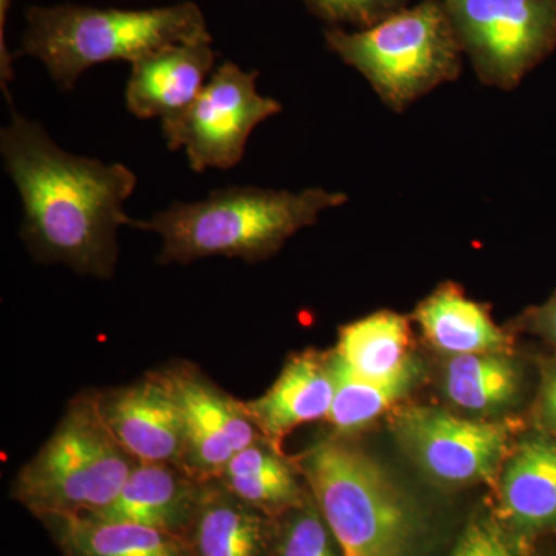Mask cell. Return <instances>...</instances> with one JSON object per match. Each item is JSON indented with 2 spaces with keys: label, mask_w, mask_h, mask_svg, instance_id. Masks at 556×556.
<instances>
[{
  "label": "cell",
  "mask_w": 556,
  "mask_h": 556,
  "mask_svg": "<svg viewBox=\"0 0 556 556\" xmlns=\"http://www.w3.org/2000/svg\"><path fill=\"white\" fill-rule=\"evenodd\" d=\"M325 39L396 113L459 78L463 68L464 50L442 0H422L362 30L331 27Z\"/></svg>",
  "instance_id": "obj_6"
},
{
  "label": "cell",
  "mask_w": 556,
  "mask_h": 556,
  "mask_svg": "<svg viewBox=\"0 0 556 556\" xmlns=\"http://www.w3.org/2000/svg\"><path fill=\"white\" fill-rule=\"evenodd\" d=\"M334 368V399L327 417L338 437L351 434L375 422L407 396L419 378V364L391 380L358 378L342 364L332 350Z\"/></svg>",
  "instance_id": "obj_22"
},
{
  "label": "cell",
  "mask_w": 556,
  "mask_h": 556,
  "mask_svg": "<svg viewBox=\"0 0 556 556\" xmlns=\"http://www.w3.org/2000/svg\"><path fill=\"white\" fill-rule=\"evenodd\" d=\"M203 482L177 464L138 460L113 503L87 517L152 527L188 538Z\"/></svg>",
  "instance_id": "obj_15"
},
{
  "label": "cell",
  "mask_w": 556,
  "mask_h": 556,
  "mask_svg": "<svg viewBox=\"0 0 556 556\" xmlns=\"http://www.w3.org/2000/svg\"><path fill=\"white\" fill-rule=\"evenodd\" d=\"M415 320L430 345L450 354L507 353L510 338L486 306L468 299L459 285H439L416 306Z\"/></svg>",
  "instance_id": "obj_17"
},
{
  "label": "cell",
  "mask_w": 556,
  "mask_h": 556,
  "mask_svg": "<svg viewBox=\"0 0 556 556\" xmlns=\"http://www.w3.org/2000/svg\"><path fill=\"white\" fill-rule=\"evenodd\" d=\"M138 460L113 437L100 391L70 401L56 430L21 468L11 496L39 519L94 515L119 495Z\"/></svg>",
  "instance_id": "obj_5"
},
{
  "label": "cell",
  "mask_w": 556,
  "mask_h": 556,
  "mask_svg": "<svg viewBox=\"0 0 556 556\" xmlns=\"http://www.w3.org/2000/svg\"><path fill=\"white\" fill-rule=\"evenodd\" d=\"M500 521L517 538L556 529V438L544 431L522 438L500 477Z\"/></svg>",
  "instance_id": "obj_14"
},
{
  "label": "cell",
  "mask_w": 556,
  "mask_h": 556,
  "mask_svg": "<svg viewBox=\"0 0 556 556\" xmlns=\"http://www.w3.org/2000/svg\"><path fill=\"white\" fill-rule=\"evenodd\" d=\"M407 318L378 311L340 328L336 356L358 378L391 380L417 365Z\"/></svg>",
  "instance_id": "obj_20"
},
{
  "label": "cell",
  "mask_w": 556,
  "mask_h": 556,
  "mask_svg": "<svg viewBox=\"0 0 556 556\" xmlns=\"http://www.w3.org/2000/svg\"><path fill=\"white\" fill-rule=\"evenodd\" d=\"M100 407L113 437L135 459L182 467L185 420L159 369L130 386L100 391Z\"/></svg>",
  "instance_id": "obj_11"
},
{
  "label": "cell",
  "mask_w": 556,
  "mask_h": 556,
  "mask_svg": "<svg viewBox=\"0 0 556 556\" xmlns=\"http://www.w3.org/2000/svg\"><path fill=\"white\" fill-rule=\"evenodd\" d=\"M0 152L20 190L21 236L31 254L78 274L112 277L118 262L116 233L131 222L123 204L137 188L134 172L65 152L42 124L14 110L0 134Z\"/></svg>",
  "instance_id": "obj_1"
},
{
  "label": "cell",
  "mask_w": 556,
  "mask_h": 556,
  "mask_svg": "<svg viewBox=\"0 0 556 556\" xmlns=\"http://www.w3.org/2000/svg\"><path fill=\"white\" fill-rule=\"evenodd\" d=\"M535 419L540 431L556 438V358L541 368Z\"/></svg>",
  "instance_id": "obj_26"
},
{
  "label": "cell",
  "mask_w": 556,
  "mask_h": 556,
  "mask_svg": "<svg viewBox=\"0 0 556 556\" xmlns=\"http://www.w3.org/2000/svg\"><path fill=\"white\" fill-rule=\"evenodd\" d=\"M346 193L320 188L302 192L232 186L206 200L174 203L131 228L152 230L163 239L161 265H188L207 257L255 263L269 258L298 230L317 223L328 208L342 206Z\"/></svg>",
  "instance_id": "obj_2"
},
{
  "label": "cell",
  "mask_w": 556,
  "mask_h": 556,
  "mask_svg": "<svg viewBox=\"0 0 556 556\" xmlns=\"http://www.w3.org/2000/svg\"><path fill=\"white\" fill-rule=\"evenodd\" d=\"M212 42L179 43L131 62L126 105L141 119L175 118L199 98L214 73Z\"/></svg>",
  "instance_id": "obj_13"
},
{
  "label": "cell",
  "mask_w": 556,
  "mask_h": 556,
  "mask_svg": "<svg viewBox=\"0 0 556 556\" xmlns=\"http://www.w3.org/2000/svg\"><path fill=\"white\" fill-rule=\"evenodd\" d=\"M478 78L517 89L556 49V0H442Z\"/></svg>",
  "instance_id": "obj_7"
},
{
  "label": "cell",
  "mask_w": 556,
  "mask_h": 556,
  "mask_svg": "<svg viewBox=\"0 0 556 556\" xmlns=\"http://www.w3.org/2000/svg\"><path fill=\"white\" fill-rule=\"evenodd\" d=\"M268 556H343L314 496L270 518Z\"/></svg>",
  "instance_id": "obj_23"
},
{
  "label": "cell",
  "mask_w": 556,
  "mask_h": 556,
  "mask_svg": "<svg viewBox=\"0 0 556 556\" xmlns=\"http://www.w3.org/2000/svg\"><path fill=\"white\" fill-rule=\"evenodd\" d=\"M40 521L65 556H193L188 538L152 527L83 515Z\"/></svg>",
  "instance_id": "obj_18"
},
{
  "label": "cell",
  "mask_w": 556,
  "mask_h": 556,
  "mask_svg": "<svg viewBox=\"0 0 556 556\" xmlns=\"http://www.w3.org/2000/svg\"><path fill=\"white\" fill-rule=\"evenodd\" d=\"M299 477L294 460L260 438L237 452L217 479L243 503L274 518L308 496V485L300 484Z\"/></svg>",
  "instance_id": "obj_19"
},
{
  "label": "cell",
  "mask_w": 556,
  "mask_h": 556,
  "mask_svg": "<svg viewBox=\"0 0 556 556\" xmlns=\"http://www.w3.org/2000/svg\"><path fill=\"white\" fill-rule=\"evenodd\" d=\"M510 422H484L437 407H407L393 419V433L417 467L439 482L459 486L489 481L511 447Z\"/></svg>",
  "instance_id": "obj_9"
},
{
  "label": "cell",
  "mask_w": 556,
  "mask_h": 556,
  "mask_svg": "<svg viewBox=\"0 0 556 556\" xmlns=\"http://www.w3.org/2000/svg\"><path fill=\"white\" fill-rule=\"evenodd\" d=\"M270 518L243 503L222 482L201 484L188 532L193 556H268Z\"/></svg>",
  "instance_id": "obj_16"
},
{
  "label": "cell",
  "mask_w": 556,
  "mask_h": 556,
  "mask_svg": "<svg viewBox=\"0 0 556 556\" xmlns=\"http://www.w3.org/2000/svg\"><path fill=\"white\" fill-rule=\"evenodd\" d=\"M521 324L556 346V292L546 303L526 313Z\"/></svg>",
  "instance_id": "obj_27"
},
{
  "label": "cell",
  "mask_w": 556,
  "mask_h": 556,
  "mask_svg": "<svg viewBox=\"0 0 556 556\" xmlns=\"http://www.w3.org/2000/svg\"><path fill=\"white\" fill-rule=\"evenodd\" d=\"M181 409L186 428L182 467L199 481L219 477L232 456L260 437L244 401L223 391L190 362L159 368Z\"/></svg>",
  "instance_id": "obj_10"
},
{
  "label": "cell",
  "mask_w": 556,
  "mask_h": 556,
  "mask_svg": "<svg viewBox=\"0 0 556 556\" xmlns=\"http://www.w3.org/2000/svg\"><path fill=\"white\" fill-rule=\"evenodd\" d=\"M447 556H521L517 536L497 519L475 518Z\"/></svg>",
  "instance_id": "obj_25"
},
{
  "label": "cell",
  "mask_w": 556,
  "mask_h": 556,
  "mask_svg": "<svg viewBox=\"0 0 556 556\" xmlns=\"http://www.w3.org/2000/svg\"><path fill=\"white\" fill-rule=\"evenodd\" d=\"M21 54L38 58L64 90L102 62H135L179 46L212 42L203 11L193 2L150 10L31 7Z\"/></svg>",
  "instance_id": "obj_3"
},
{
  "label": "cell",
  "mask_w": 556,
  "mask_h": 556,
  "mask_svg": "<svg viewBox=\"0 0 556 556\" xmlns=\"http://www.w3.org/2000/svg\"><path fill=\"white\" fill-rule=\"evenodd\" d=\"M257 78L233 62L218 65L199 98L161 123L167 148L185 149L197 174L237 166L255 127L281 112L280 102L258 93Z\"/></svg>",
  "instance_id": "obj_8"
},
{
  "label": "cell",
  "mask_w": 556,
  "mask_h": 556,
  "mask_svg": "<svg viewBox=\"0 0 556 556\" xmlns=\"http://www.w3.org/2000/svg\"><path fill=\"white\" fill-rule=\"evenodd\" d=\"M311 13L332 27H371L391 14L407 9L409 0H303Z\"/></svg>",
  "instance_id": "obj_24"
},
{
  "label": "cell",
  "mask_w": 556,
  "mask_h": 556,
  "mask_svg": "<svg viewBox=\"0 0 556 556\" xmlns=\"http://www.w3.org/2000/svg\"><path fill=\"white\" fill-rule=\"evenodd\" d=\"M445 396L453 405L477 415H495L521 396L522 372L507 353L452 356L442 378Z\"/></svg>",
  "instance_id": "obj_21"
},
{
  "label": "cell",
  "mask_w": 556,
  "mask_h": 556,
  "mask_svg": "<svg viewBox=\"0 0 556 556\" xmlns=\"http://www.w3.org/2000/svg\"><path fill=\"white\" fill-rule=\"evenodd\" d=\"M332 350H306L288 358L273 386L244 401L260 437L283 452L285 439L300 426L327 420L334 399Z\"/></svg>",
  "instance_id": "obj_12"
},
{
  "label": "cell",
  "mask_w": 556,
  "mask_h": 556,
  "mask_svg": "<svg viewBox=\"0 0 556 556\" xmlns=\"http://www.w3.org/2000/svg\"><path fill=\"white\" fill-rule=\"evenodd\" d=\"M292 460L343 556H416V510L367 453L336 437Z\"/></svg>",
  "instance_id": "obj_4"
}]
</instances>
